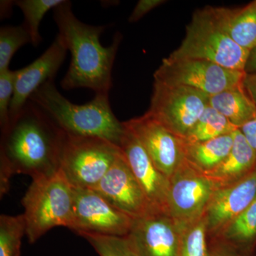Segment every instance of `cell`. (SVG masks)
Returning a JSON list of instances; mask_svg holds the SVG:
<instances>
[{"instance_id": "obj_20", "label": "cell", "mask_w": 256, "mask_h": 256, "mask_svg": "<svg viewBox=\"0 0 256 256\" xmlns=\"http://www.w3.org/2000/svg\"><path fill=\"white\" fill-rule=\"evenodd\" d=\"M233 133L203 142L185 143V159L202 172H210L228 156L233 146Z\"/></svg>"}, {"instance_id": "obj_33", "label": "cell", "mask_w": 256, "mask_h": 256, "mask_svg": "<svg viewBox=\"0 0 256 256\" xmlns=\"http://www.w3.org/2000/svg\"><path fill=\"white\" fill-rule=\"evenodd\" d=\"M245 72L249 74H256V48L250 50L246 65Z\"/></svg>"}, {"instance_id": "obj_4", "label": "cell", "mask_w": 256, "mask_h": 256, "mask_svg": "<svg viewBox=\"0 0 256 256\" xmlns=\"http://www.w3.org/2000/svg\"><path fill=\"white\" fill-rule=\"evenodd\" d=\"M250 52L228 36L215 8L207 6L193 14L181 45L170 56L208 60L224 68L245 72Z\"/></svg>"}, {"instance_id": "obj_8", "label": "cell", "mask_w": 256, "mask_h": 256, "mask_svg": "<svg viewBox=\"0 0 256 256\" xmlns=\"http://www.w3.org/2000/svg\"><path fill=\"white\" fill-rule=\"evenodd\" d=\"M210 97L192 88L154 82L146 114L184 139L210 105Z\"/></svg>"}, {"instance_id": "obj_31", "label": "cell", "mask_w": 256, "mask_h": 256, "mask_svg": "<svg viewBox=\"0 0 256 256\" xmlns=\"http://www.w3.org/2000/svg\"><path fill=\"white\" fill-rule=\"evenodd\" d=\"M240 132L244 134L249 146H252V150L256 156V116L240 128Z\"/></svg>"}, {"instance_id": "obj_12", "label": "cell", "mask_w": 256, "mask_h": 256, "mask_svg": "<svg viewBox=\"0 0 256 256\" xmlns=\"http://www.w3.org/2000/svg\"><path fill=\"white\" fill-rule=\"evenodd\" d=\"M92 190L132 218L156 213L122 150L108 172Z\"/></svg>"}, {"instance_id": "obj_11", "label": "cell", "mask_w": 256, "mask_h": 256, "mask_svg": "<svg viewBox=\"0 0 256 256\" xmlns=\"http://www.w3.org/2000/svg\"><path fill=\"white\" fill-rule=\"evenodd\" d=\"M156 168L170 178L185 160V142L163 124L144 114L124 122Z\"/></svg>"}, {"instance_id": "obj_24", "label": "cell", "mask_w": 256, "mask_h": 256, "mask_svg": "<svg viewBox=\"0 0 256 256\" xmlns=\"http://www.w3.org/2000/svg\"><path fill=\"white\" fill-rule=\"evenodd\" d=\"M25 232L23 214L0 216V256H20Z\"/></svg>"}, {"instance_id": "obj_10", "label": "cell", "mask_w": 256, "mask_h": 256, "mask_svg": "<svg viewBox=\"0 0 256 256\" xmlns=\"http://www.w3.org/2000/svg\"><path fill=\"white\" fill-rule=\"evenodd\" d=\"M133 218L92 188H74L70 230L80 233L126 236Z\"/></svg>"}, {"instance_id": "obj_30", "label": "cell", "mask_w": 256, "mask_h": 256, "mask_svg": "<svg viewBox=\"0 0 256 256\" xmlns=\"http://www.w3.org/2000/svg\"><path fill=\"white\" fill-rule=\"evenodd\" d=\"M164 2H166V1L164 0H140L131 13L128 21L131 23L139 21L152 10L156 9Z\"/></svg>"}, {"instance_id": "obj_6", "label": "cell", "mask_w": 256, "mask_h": 256, "mask_svg": "<svg viewBox=\"0 0 256 256\" xmlns=\"http://www.w3.org/2000/svg\"><path fill=\"white\" fill-rule=\"evenodd\" d=\"M120 153V148L105 140L66 134L58 171L74 188H92Z\"/></svg>"}, {"instance_id": "obj_27", "label": "cell", "mask_w": 256, "mask_h": 256, "mask_svg": "<svg viewBox=\"0 0 256 256\" xmlns=\"http://www.w3.org/2000/svg\"><path fill=\"white\" fill-rule=\"evenodd\" d=\"M100 256H139L132 242L126 236L80 233Z\"/></svg>"}, {"instance_id": "obj_5", "label": "cell", "mask_w": 256, "mask_h": 256, "mask_svg": "<svg viewBox=\"0 0 256 256\" xmlns=\"http://www.w3.org/2000/svg\"><path fill=\"white\" fill-rule=\"evenodd\" d=\"M22 204L25 235L34 244L55 227L70 228L74 188L58 171L52 176L32 180Z\"/></svg>"}, {"instance_id": "obj_9", "label": "cell", "mask_w": 256, "mask_h": 256, "mask_svg": "<svg viewBox=\"0 0 256 256\" xmlns=\"http://www.w3.org/2000/svg\"><path fill=\"white\" fill-rule=\"evenodd\" d=\"M216 188L186 160L170 178L168 214L180 232L203 218Z\"/></svg>"}, {"instance_id": "obj_17", "label": "cell", "mask_w": 256, "mask_h": 256, "mask_svg": "<svg viewBox=\"0 0 256 256\" xmlns=\"http://www.w3.org/2000/svg\"><path fill=\"white\" fill-rule=\"evenodd\" d=\"M232 150L217 168L206 173L216 188H226L246 178L256 168V153L239 128L234 133Z\"/></svg>"}, {"instance_id": "obj_23", "label": "cell", "mask_w": 256, "mask_h": 256, "mask_svg": "<svg viewBox=\"0 0 256 256\" xmlns=\"http://www.w3.org/2000/svg\"><path fill=\"white\" fill-rule=\"evenodd\" d=\"M64 0H18L14 1L24 16V24L28 28L31 36L32 44L38 46L41 42L40 26L44 16L50 10L62 4Z\"/></svg>"}, {"instance_id": "obj_14", "label": "cell", "mask_w": 256, "mask_h": 256, "mask_svg": "<svg viewBox=\"0 0 256 256\" xmlns=\"http://www.w3.org/2000/svg\"><path fill=\"white\" fill-rule=\"evenodd\" d=\"M180 234L169 215L156 212L133 218L128 236L139 256H176Z\"/></svg>"}, {"instance_id": "obj_3", "label": "cell", "mask_w": 256, "mask_h": 256, "mask_svg": "<svg viewBox=\"0 0 256 256\" xmlns=\"http://www.w3.org/2000/svg\"><path fill=\"white\" fill-rule=\"evenodd\" d=\"M54 80L45 82L28 101L68 136L100 138L120 148L126 127L112 112L108 94H96L90 102L76 105L60 94Z\"/></svg>"}, {"instance_id": "obj_16", "label": "cell", "mask_w": 256, "mask_h": 256, "mask_svg": "<svg viewBox=\"0 0 256 256\" xmlns=\"http://www.w3.org/2000/svg\"><path fill=\"white\" fill-rule=\"evenodd\" d=\"M256 200V168L238 182L216 188L205 212L208 237L218 235Z\"/></svg>"}, {"instance_id": "obj_2", "label": "cell", "mask_w": 256, "mask_h": 256, "mask_svg": "<svg viewBox=\"0 0 256 256\" xmlns=\"http://www.w3.org/2000/svg\"><path fill=\"white\" fill-rule=\"evenodd\" d=\"M58 34L72 55L68 72L62 80L64 90L92 89L95 94H107L112 88V70L120 34L112 44L104 46L100 41L105 26H92L76 18L70 2L65 1L53 10Z\"/></svg>"}, {"instance_id": "obj_18", "label": "cell", "mask_w": 256, "mask_h": 256, "mask_svg": "<svg viewBox=\"0 0 256 256\" xmlns=\"http://www.w3.org/2000/svg\"><path fill=\"white\" fill-rule=\"evenodd\" d=\"M216 13L225 32L244 50L256 48V1L240 9L215 8Z\"/></svg>"}, {"instance_id": "obj_25", "label": "cell", "mask_w": 256, "mask_h": 256, "mask_svg": "<svg viewBox=\"0 0 256 256\" xmlns=\"http://www.w3.org/2000/svg\"><path fill=\"white\" fill-rule=\"evenodd\" d=\"M208 234L204 218L181 230L176 256H206Z\"/></svg>"}, {"instance_id": "obj_1", "label": "cell", "mask_w": 256, "mask_h": 256, "mask_svg": "<svg viewBox=\"0 0 256 256\" xmlns=\"http://www.w3.org/2000/svg\"><path fill=\"white\" fill-rule=\"evenodd\" d=\"M65 138L66 133L28 101L18 118L1 132V196L9 190L13 175H28L33 180L58 172Z\"/></svg>"}, {"instance_id": "obj_21", "label": "cell", "mask_w": 256, "mask_h": 256, "mask_svg": "<svg viewBox=\"0 0 256 256\" xmlns=\"http://www.w3.org/2000/svg\"><path fill=\"white\" fill-rule=\"evenodd\" d=\"M215 236L244 252L254 254L256 245V200Z\"/></svg>"}, {"instance_id": "obj_22", "label": "cell", "mask_w": 256, "mask_h": 256, "mask_svg": "<svg viewBox=\"0 0 256 256\" xmlns=\"http://www.w3.org/2000/svg\"><path fill=\"white\" fill-rule=\"evenodd\" d=\"M238 128L210 105L184 139L186 144H195L233 133Z\"/></svg>"}, {"instance_id": "obj_15", "label": "cell", "mask_w": 256, "mask_h": 256, "mask_svg": "<svg viewBox=\"0 0 256 256\" xmlns=\"http://www.w3.org/2000/svg\"><path fill=\"white\" fill-rule=\"evenodd\" d=\"M120 148L152 208L168 214L170 178L156 168L137 138L126 127Z\"/></svg>"}, {"instance_id": "obj_19", "label": "cell", "mask_w": 256, "mask_h": 256, "mask_svg": "<svg viewBox=\"0 0 256 256\" xmlns=\"http://www.w3.org/2000/svg\"><path fill=\"white\" fill-rule=\"evenodd\" d=\"M210 106L238 128L256 116L255 104L242 86L210 96Z\"/></svg>"}, {"instance_id": "obj_26", "label": "cell", "mask_w": 256, "mask_h": 256, "mask_svg": "<svg viewBox=\"0 0 256 256\" xmlns=\"http://www.w3.org/2000/svg\"><path fill=\"white\" fill-rule=\"evenodd\" d=\"M31 43L30 32L24 24L0 28V72L10 69L13 56L24 45Z\"/></svg>"}, {"instance_id": "obj_7", "label": "cell", "mask_w": 256, "mask_h": 256, "mask_svg": "<svg viewBox=\"0 0 256 256\" xmlns=\"http://www.w3.org/2000/svg\"><path fill=\"white\" fill-rule=\"evenodd\" d=\"M246 73L208 60L168 56L154 74V82L196 89L210 96L242 86Z\"/></svg>"}, {"instance_id": "obj_28", "label": "cell", "mask_w": 256, "mask_h": 256, "mask_svg": "<svg viewBox=\"0 0 256 256\" xmlns=\"http://www.w3.org/2000/svg\"><path fill=\"white\" fill-rule=\"evenodd\" d=\"M16 70L0 72V127L4 132L10 124V111L14 92Z\"/></svg>"}, {"instance_id": "obj_32", "label": "cell", "mask_w": 256, "mask_h": 256, "mask_svg": "<svg viewBox=\"0 0 256 256\" xmlns=\"http://www.w3.org/2000/svg\"><path fill=\"white\" fill-rule=\"evenodd\" d=\"M242 86L256 107V74H246Z\"/></svg>"}, {"instance_id": "obj_13", "label": "cell", "mask_w": 256, "mask_h": 256, "mask_svg": "<svg viewBox=\"0 0 256 256\" xmlns=\"http://www.w3.org/2000/svg\"><path fill=\"white\" fill-rule=\"evenodd\" d=\"M68 50L60 35L34 62L16 70L14 92L10 107V124L18 118L31 96L48 80L54 79Z\"/></svg>"}, {"instance_id": "obj_29", "label": "cell", "mask_w": 256, "mask_h": 256, "mask_svg": "<svg viewBox=\"0 0 256 256\" xmlns=\"http://www.w3.org/2000/svg\"><path fill=\"white\" fill-rule=\"evenodd\" d=\"M206 256H256L254 254L244 252L233 244L218 236L208 237Z\"/></svg>"}]
</instances>
